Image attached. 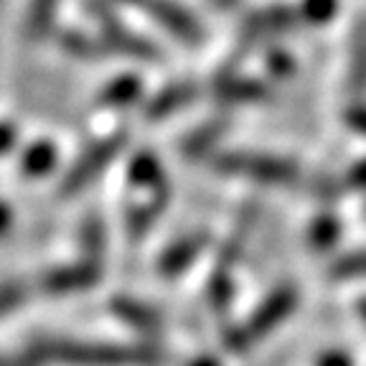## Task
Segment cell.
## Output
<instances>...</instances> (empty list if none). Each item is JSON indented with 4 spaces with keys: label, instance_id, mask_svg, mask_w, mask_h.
Wrapping results in <instances>:
<instances>
[{
    "label": "cell",
    "instance_id": "obj_18",
    "mask_svg": "<svg viewBox=\"0 0 366 366\" xmlns=\"http://www.w3.org/2000/svg\"><path fill=\"white\" fill-rule=\"evenodd\" d=\"M61 49L66 54H71V56H79V59H97L102 56L107 49H104V44L97 39H89V36L84 34H76V31H66V34H61Z\"/></svg>",
    "mask_w": 366,
    "mask_h": 366
},
{
    "label": "cell",
    "instance_id": "obj_1",
    "mask_svg": "<svg viewBox=\"0 0 366 366\" xmlns=\"http://www.w3.org/2000/svg\"><path fill=\"white\" fill-rule=\"evenodd\" d=\"M29 354L39 364L61 366H158L163 361V354L153 346L94 341H41Z\"/></svg>",
    "mask_w": 366,
    "mask_h": 366
},
{
    "label": "cell",
    "instance_id": "obj_8",
    "mask_svg": "<svg viewBox=\"0 0 366 366\" xmlns=\"http://www.w3.org/2000/svg\"><path fill=\"white\" fill-rule=\"evenodd\" d=\"M214 97L222 104H252L267 99L269 89L259 79H249L237 71H222L214 79Z\"/></svg>",
    "mask_w": 366,
    "mask_h": 366
},
{
    "label": "cell",
    "instance_id": "obj_30",
    "mask_svg": "<svg viewBox=\"0 0 366 366\" xmlns=\"http://www.w3.org/2000/svg\"><path fill=\"white\" fill-rule=\"evenodd\" d=\"M11 227V209L6 206V201H0V234H6Z\"/></svg>",
    "mask_w": 366,
    "mask_h": 366
},
{
    "label": "cell",
    "instance_id": "obj_2",
    "mask_svg": "<svg viewBox=\"0 0 366 366\" xmlns=\"http://www.w3.org/2000/svg\"><path fill=\"white\" fill-rule=\"evenodd\" d=\"M295 305L297 290L292 285H280L277 290H272L257 305V310H252V315L244 323H239V326H234L227 333L229 351H244L249 349L252 343H257L259 338L269 336L295 310Z\"/></svg>",
    "mask_w": 366,
    "mask_h": 366
},
{
    "label": "cell",
    "instance_id": "obj_27",
    "mask_svg": "<svg viewBox=\"0 0 366 366\" xmlns=\"http://www.w3.org/2000/svg\"><path fill=\"white\" fill-rule=\"evenodd\" d=\"M13 145H16V127L11 122H0V153H8Z\"/></svg>",
    "mask_w": 366,
    "mask_h": 366
},
{
    "label": "cell",
    "instance_id": "obj_29",
    "mask_svg": "<svg viewBox=\"0 0 366 366\" xmlns=\"http://www.w3.org/2000/svg\"><path fill=\"white\" fill-rule=\"evenodd\" d=\"M0 366H41L31 354L26 356H0Z\"/></svg>",
    "mask_w": 366,
    "mask_h": 366
},
{
    "label": "cell",
    "instance_id": "obj_19",
    "mask_svg": "<svg viewBox=\"0 0 366 366\" xmlns=\"http://www.w3.org/2000/svg\"><path fill=\"white\" fill-rule=\"evenodd\" d=\"M338 11V0H300L297 6V21L313 23V26H323L328 23Z\"/></svg>",
    "mask_w": 366,
    "mask_h": 366
},
{
    "label": "cell",
    "instance_id": "obj_23",
    "mask_svg": "<svg viewBox=\"0 0 366 366\" xmlns=\"http://www.w3.org/2000/svg\"><path fill=\"white\" fill-rule=\"evenodd\" d=\"M81 244L86 247V257L99 262V254H102L104 247V229L97 217H89L81 227Z\"/></svg>",
    "mask_w": 366,
    "mask_h": 366
},
{
    "label": "cell",
    "instance_id": "obj_25",
    "mask_svg": "<svg viewBox=\"0 0 366 366\" xmlns=\"http://www.w3.org/2000/svg\"><path fill=\"white\" fill-rule=\"evenodd\" d=\"M343 122L356 132H364L366 135V102L354 99L349 107L343 109Z\"/></svg>",
    "mask_w": 366,
    "mask_h": 366
},
{
    "label": "cell",
    "instance_id": "obj_15",
    "mask_svg": "<svg viewBox=\"0 0 366 366\" xmlns=\"http://www.w3.org/2000/svg\"><path fill=\"white\" fill-rule=\"evenodd\" d=\"M59 0H29L26 6V21H23V31L26 39L39 41L44 39L54 26V16H56Z\"/></svg>",
    "mask_w": 366,
    "mask_h": 366
},
{
    "label": "cell",
    "instance_id": "obj_5",
    "mask_svg": "<svg viewBox=\"0 0 366 366\" xmlns=\"http://www.w3.org/2000/svg\"><path fill=\"white\" fill-rule=\"evenodd\" d=\"M92 18L97 21L99 41L107 51H120L132 59H158V49L127 29L122 21H117V16L99 0H92Z\"/></svg>",
    "mask_w": 366,
    "mask_h": 366
},
{
    "label": "cell",
    "instance_id": "obj_3",
    "mask_svg": "<svg viewBox=\"0 0 366 366\" xmlns=\"http://www.w3.org/2000/svg\"><path fill=\"white\" fill-rule=\"evenodd\" d=\"M214 168L229 176L267 183V186H292L300 178V168L295 160L269 153H252V150H229V153L217 155Z\"/></svg>",
    "mask_w": 366,
    "mask_h": 366
},
{
    "label": "cell",
    "instance_id": "obj_32",
    "mask_svg": "<svg viewBox=\"0 0 366 366\" xmlns=\"http://www.w3.org/2000/svg\"><path fill=\"white\" fill-rule=\"evenodd\" d=\"M359 315L364 318V323H366V297H361V300H359Z\"/></svg>",
    "mask_w": 366,
    "mask_h": 366
},
{
    "label": "cell",
    "instance_id": "obj_31",
    "mask_svg": "<svg viewBox=\"0 0 366 366\" xmlns=\"http://www.w3.org/2000/svg\"><path fill=\"white\" fill-rule=\"evenodd\" d=\"M189 366H219L214 359H196V361H191Z\"/></svg>",
    "mask_w": 366,
    "mask_h": 366
},
{
    "label": "cell",
    "instance_id": "obj_7",
    "mask_svg": "<svg viewBox=\"0 0 366 366\" xmlns=\"http://www.w3.org/2000/svg\"><path fill=\"white\" fill-rule=\"evenodd\" d=\"M99 274H102V267H99L97 259L84 257L81 262L49 269L39 280V287L44 292H51V295H66V292H79L94 287Z\"/></svg>",
    "mask_w": 366,
    "mask_h": 366
},
{
    "label": "cell",
    "instance_id": "obj_9",
    "mask_svg": "<svg viewBox=\"0 0 366 366\" xmlns=\"http://www.w3.org/2000/svg\"><path fill=\"white\" fill-rule=\"evenodd\" d=\"M196 94H199V86L194 81H173V84L163 86L148 99L145 104V114L150 120H160V117H168V114L178 112L181 107H186L189 102H194Z\"/></svg>",
    "mask_w": 366,
    "mask_h": 366
},
{
    "label": "cell",
    "instance_id": "obj_12",
    "mask_svg": "<svg viewBox=\"0 0 366 366\" xmlns=\"http://www.w3.org/2000/svg\"><path fill=\"white\" fill-rule=\"evenodd\" d=\"M143 97V81L137 79L135 74H120L109 79L102 89L97 92V99L94 102L99 107H127V104L140 102Z\"/></svg>",
    "mask_w": 366,
    "mask_h": 366
},
{
    "label": "cell",
    "instance_id": "obj_13",
    "mask_svg": "<svg viewBox=\"0 0 366 366\" xmlns=\"http://www.w3.org/2000/svg\"><path fill=\"white\" fill-rule=\"evenodd\" d=\"M346 81L354 97L366 92V23H356L351 31L349 44V64H346Z\"/></svg>",
    "mask_w": 366,
    "mask_h": 366
},
{
    "label": "cell",
    "instance_id": "obj_28",
    "mask_svg": "<svg viewBox=\"0 0 366 366\" xmlns=\"http://www.w3.org/2000/svg\"><path fill=\"white\" fill-rule=\"evenodd\" d=\"M318 366H351V359L343 351H328V354L320 356Z\"/></svg>",
    "mask_w": 366,
    "mask_h": 366
},
{
    "label": "cell",
    "instance_id": "obj_11",
    "mask_svg": "<svg viewBox=\"0 0 366 366\" xmlns=\"http://www.w3.org/2000/svg\"><path fill=\"white\" fill-rule=\"evenodd\" d=\"M112 313L120 320H125L127 326H132L140 333H160L163 328V320H160V313L153 308V305L143 303V300H135V297L120 295L112 300Z\"/></svg>",
    "mask_w": 366,
    "mask_h": 366
},
{
    "label": "cell",
    "instance_id": "obj_20",
    "mask_svg": "<svg viewBox=\"0 0 366 366\" xmlns=\"http://www.w3.org/2000/svg\"><path fill=\"white\" fill-rule=\"evenodd\" d=\"M29 295H31V285L26 280L3 282V285H0V318H6L13 310L21 308Z\"/></svg>",
    "mask_w": 366,
    "mask_h": 366
},
{
    "label": "cell",
    "instance_id": "obj_10",
    "mask_svg": "<svg viewBox=\"0 0 366 366\" xmlns=\"http://www.w3.org/2000/svg\"><path fill=\"white\" fill-rule=\"evenodd\" d=\"M206 242H209L206 232H194V234H186L183 239L173 242V244L163 252V257H160L158 272L166 274V277H173V274L183 272V269L199 257V252L206 247Z\"/></svg>",
    "mask_w": 366,
    "mask_h": 366
},
{
    "label": "cell",
    "instance_id": "obj_21",
    "mask_svg": "<svg viewBox=\"0 0 366 366\" xmlns=\"http://www.w3.org/2000/svg\"><path fill=\"white\" fill-rule=\"evenodd\" d=\"M331 274L336 280H351V277H366V252H349L333 262Z\"/></svg>",
    "mask_w": 366,
    "mask_h": 366
},
{
    "label": "cell",
    "instance_id": "obj_16",
    "mask_svg": "<svg viewBox=\"0 0 366 366\" xmlns=\"http://www.w3.org/2000/svg\"><path fill=\"white\" fill-rule=\"evenodd\" d=\"M56 166V148L49 140H36L21 153V173L29 178H39L51 173Z\"/></svg>",
    "mask_w": 366,
    "mask_h": 366
},
{
    "label": "cell",
    "instance_id": "obj_6",
    "mask_svg": "<svg viewBox=\"0 0 366 366\" xmlns=\"http://www.w3.org/2000/svg\"><path fill=\"white\" fill-rule=\"evenodd\" d=\"M137 8H143L160 29H166L173 39H178L181 44L199 46L204 39L201 23L191 16L183 6H178L176 0H137Z\"/></svg>",
    "mask_w": 366,
    "mask_h": 366
},
{
    "label": "cell",
    "instance_id": "obj_22",
    "mask_svg": "<svg viewBox=\"0 0 366 366\" xmlns=\"http://www.w3.org/2000/svg\"><path fill=\"white\" fill-rule=\"evenodd\" d=\"M338 239V222L333 217H320L313 222V227H310V244L315 247L318 252L328 249V247L333 244V242Z\"/></svg>",
    "mask_w": 366,
    "mask_h": 366
},
{
    "label": "cell",
    "instance_id": "obj_17",
    "mask_svg": "<svg viewBox=\"0 0 366 366\" xmlns=\"http://www.w3.org/2000/svg\"><path fill=\"white\" fill-rule=\"evenodd\" d=\"M224 130H227V125H222V122L201 125L199 130L191 132V135L186 137V143H183V153L189 155V158H201V155L209 153V150L214 148V143L222 137Z\"/></svg>",
    "mask_w": 366,
    "mask_h": 366
},
{
    "label": "cell",
    "instance_id": "obj_4",
    "mask_svg": "<svg viewBox=\"0 0 366 366\" xmlns=\"http://www.w3.org/2000/svg\"><path fill=\"white\" fill-rule=\"evenodd\" d=\"M125 140H127L125 132H114V135L99 137L89 148H84V153L74 160V166L64 173L61 183H59V196L69 199V196L79 194L84 186H89L117 158V153L125 148Z\"/></svg>",
    "mask_w": 366,
    "mask_h": 366
},
{
    "label": "cell",
    "instance_id": "obj_14",
    "mask_svg": "<svg viewBox=\"0 0 366 366\" xmlns=\"http://www.w3.org/2000/svg\"><path fill=\"white\" fill-rule=\"evenodd\" d=\"M127 181L132 191H160L166 189V173L160 168L158 158L150 153H137L127 168Z\"/></svg>",
    "mask_w": 366,
    "mask_h": 366
},
{
    "label": "cell",
    "instance_id": "obj_26",
    "mask_svg": "<svg viewBox=\"0 0 366 366\" xmlns=\"http://www.w3.org/2000/svg\"><path fill=\"white\" fill-rule=\"evenodd\" d=\"M341 186H346V189H356V191H366V158L359 160V163L346 173V178H343Z\"/></svg>",
    "mask_w": 366,
    "mask_h": 366
},
{
    "label": "cell",
    "instance_id": "obj_24",
    "mask_svg": "<svg viewBox=\"0 0 366 366\" xmlns=\"http://www.w3.org/2000/svg\"><path fill=\"white\" fill-rule=\"evenodd\" d=\"M264 66H267L269 74L274 76H287L295 69V61H292V56L287 51H282V49H272V51L264 56Z\"/></svg>",
    "mask_w": 366,
    "mask_h": 366
}]
</instances>
